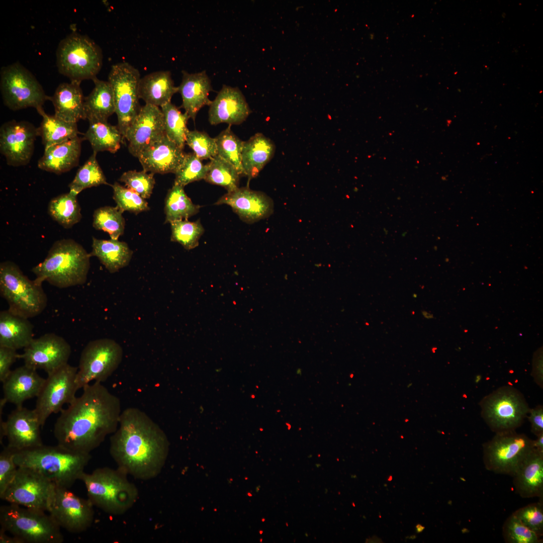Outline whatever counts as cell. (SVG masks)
Masks as SVG:
<instances>
[{
	"label": "cell",
	"mask_w": 543,
	"mask_h": 543,
	"mask_svg": "<svg viewBox=\"0 0 543 543\" xmlns=\"http://www.w3.org/2000/svg\"><path fill=\"white\" fill-rule=\"evenodd\" d=\"M275 150L273 141L262 133H256L244 142L242 165L248 182L258 175L273 157Z\"/></svg>",
	"instance_id": "cell-30"
},
{
	"label": "cell",
	"mask_w": 543,
	"mask_h": 543,
	"mask_svg": "<svg viewBox=\"0 0 543 543\" xmlns=\"http://www.w3.org/2000/svg\"><path fill=\"white\" fill-rule=\"evenodd\" d=\"M80 83L70 81L60 83L52 97H50L54 108V115L68 122L75 123L86 119L84 98Z\"/></svg>",
	"instance_id": "cell-27"
},
{
	"label": "cell",
	"mask_w": 543,
	"mask_h": 543,
	"mask_svg": "<svg viewBox=\"0 0 543 543\" xmlns=\"http://www.w3.org/2000/svg\"><path fill=\"white\" fill-rule=\"evenodd\" d=\"M82 138H75L50 146L38 162L39 168L59 174L67 172L79 162Z\"/></svg>",
	"instance_id": "cell-28"
},
{
	"label": "cell",
	"mask_w": 543,
	"mask_h": 543,
	"mask_svg": "<svg viewBox=\"0 0 543 543\" xmlns=\"http://www.w3.org/2000/svg\"><path fill=\"white\" fill-rule=\"evenodd\" d=\"M89 253L71 239L56 241L44 260L33 267L35 280L46 281L59 288L84 284L89 269Z\"/></svg>",
	"instance_id": "cell-4"
},
{
	"label": "cell",
	"mask_w": 543,
	"mask_h": 543,
	"mask_svg": "<svg viewBox=\"0 0 543 543\" xmlns=\"http://www.w3.org/2000/svg\"><path fill=\"white\" fill-rule=\"evenodd\" d=\"M34 326L28 318L8 310L0 312V346L16 350L25 348L34 338Z\"/></svg>",
	"instance_id": "cell-31"
},
{
	"label": "cell",
	"mask_w": 543,
	"mask_h": 543,
	"mask_svg": "<svg viewBox=\"0 0 543 543\" xmlns=\"http://www.w3.org/2000/svg\"><path fill=\"white\" fill-rule=\"evenodd\" d=\"M416 531L417 533H420L424 530V527L422 526L421 524H417L416 526Z\"/></svg>",
	"instance_id": "cell-57"
},
{
	"label": "cell",
	"mask_w": 543,
	"mask_h": 543,
	"mask_svg": "<svg viewBox=\"0 0 543 543\" xmlns=\"http://www.w3.org/2000/svg\"><path fill=\"white\" fill-rule=\"evenodd\" d=\"M464 332H468V330H467V329H465V330H464Z\"/></svg>",
	"instance_id": "cell-60"
},
{
	"label": "cell",
	"mask_w": 543,
	"mask_h": 543,
	"mask_svg": "<svg viewBox=\"0 0 543 543\" xmlns=\"http://www.w3.org/2000/svg\"><path fill=\"white\" fill-rule=\"evenodd\" d=\"M502 534L508 543H540L542 536L526 526L512 513L505 521Z\"/></svg>",
	"instance_id": "cell-45"
},
{
	"label": "cell",
	"mask_w": 543,
	"mask_h": 543,
	"mask_svg": "<svg viewBox=\"0 0 543 543\" xmlns=\"http://www.w3.org/2000/svg\"><path fill=\"white\" fill-rule=\"evenodd\" d=\"M184 188L173 184L168 191L165 199V223L188 220L199 212L201 206L192 202Z\"/></svg>",
	"instance_id": "cell-37"
},
{
	"label": "cell",
	"mask_w": 543,
	"mask_h": 543,
	"mask_svg": "<svg viewBox=\"0 0 543 543\" xmlns=\"http://www.w3.org/2000/svg\"><path fill=\"white\" fill-rule=\"evenodd\" d=\"M56 64L59 72L70 81L93 80L102 66V51L87 36L73 32L60 42Z\"/></svg>",
	"instance_id": "cell-8"
},
{
	"label": "cell",
	"mask_w": 543,
	"mask_h": 543,
	"mask_svg": "<svg viewBox=\"0 0 543 543\" xmlns=\"http://www.w3.org/2000/svg\"><path fill=\"white\" fill-rule=\"evenodd\" d=\"M225 204L243 222L252 224L269 217L274 211L273 200L265 193L252 190L247 186L227 192L215 203Z\"/></svg>",
	"instance_id": "cell-21"
},
{
	"label": "cell",
	"mask_w": 543,
	"mask_h": 543,
	"mask_svg": "<svg viewBox=\"0 0 543 543\" xmlns=\"http://www.w3.org/2000/svg\"><path fill=\"white\" fill-rule=\"evenodd\" d=\"M96 155L97 153L93 152L77 170L74 178L69 185L70 192L77 195L84 189L101 185H109L96 159Z\"/></svg>",
	"instance_id": "cell-40"
},
{
	"label": "cell",
	"mask_w": 543,
	"mask_h": 543,
	"mask_svg": "<svg viewBox=\"0 0 543 543\" xmlns=\"http://www.w3.org/2000/svg\"><path fill=\"white\" fill-rule=\"evenodd\" d=\"M481 414L495 433L515 430L527 417L530 408L524 395L511 386L499 387L480 401Z\"/></svg>",
	"instance_id": "cell-9"
},
{
	"label": "cell",
	"mask_w": 543,
	"mask_h": 543,
	"mask_svg": "<svg viewBox=\"0 0 543 543\" xmlns=\"http://www.w3.org/2000/svg\"><path fill=\"white\" fill-rule=\"evenodd\" d=\"M54 426L57 444L70 450L90 454L117 429L122 412L120 399L101 383L84 387Z\"/></svg>",
	"instance_id": "cell-1"
},
{
	"label": "cell",
	"mask_w": 543,
	"mask_h": 543,
	"mask_svg": "<svg viewBox=\"0 0 543 543\" xmlns=\"http://www.w3.org/2000/svg\"><path fill=\"white\" fill-rule=\"evenodd\" d=\"M531 375L538 386L543 387L542 350L538 349L533 355Z\"/></svg>",
	"instance_id": "cell-53"
},
{
	"label": "cell",
	"mask_w": 543,
	"mask_h": 543,
	"mask_svg": "<svg viewBox=\"0 0 543 543\" xmlns=\"http://www.w3.org/2000/svg\"><path fill=\"white\" fill-rule=\"evenodd\" d=\"M182 74V80L178 86L183 101L182 107L194 121L200 109L211 103L208 97L213 90L211 80L204 70L195 73L183 70Z\"/></svg>",
	"instance_id": "cell-26"
},
{
	"label": "cell",
	"mask_w": 543,
	"mask_h": 543,
	"mask_svg": "<svg viewBox=\"0 0 543 543\" xmlns=\"http://www.w3.org/2000/svg\"><path fill=\"white\" fill-rule=\"evenodd\" d=\"M170 224L171 241L179 243L188 250L198 246L199 239L205 231L200 220L195 222L188 220H177Z\"/></svg>",
	"instance_id": "cell-43"
},
{
	"label": "cell",
	"mask_w": 543,
	"mask_h": 543,
	"mask_svg": "<svg viewBox=\"0 0 543 543\" xmlns=\"http://www.w3.org/2000/svg\"><path fill=\"white\" fill-rule=\"evenodd\" d=\"M16 449L7 445L0 454V498L14 480L18 467L14 461Z\"/></svg>",
	"instance_id": "cell-50"
},
{
	"label": "cell",
	"mask_w": 543,
	"mask_h": 543,
	"mask_svg": "<svg viewBox=\"0 0 543 543\" xmlns=\"http://www.w3.org/2000/svg\"><path fill=\"white\" fill-rule=\"evenodd\" d=\"M56 486L38 472L18 467L1 499L9 503L48 511Z\"/></svg>",
	"instance_id": "cell-15"
},
{
	"label": "cell",
	"mask_w": 543,
	"mask_h": 543,
	"mask_svg": "<svg viewBox=\"0 0 543 543\" xmlns=\"http://www.w3.org/2000/svg\"><path fill=\"white\" fill-rule=\"evenodd\" d=\"M41 427L34 409L17 407L6 421H1V442L6 436L8 445L17 450L41 445Z\"/></svg>",
	"instance_id": "cell-19"
},
{
	"label": "cell",
	"mask_w": 543,
	"mask_h": 543,
	"mask_svg": "<svg viewBox=\"0 0 543 543\" xmlns=\"http://www.w3.org/2000/svg\"><path fill=\"white\" fill-rule=\"evenodd\" d=\"M165 134L161 108L145 104L127 132L125 139L129 142V151L138 158L145 148Z\"/></svg>",
	"instance_id": "cell-20"
},
{
	"label": "cell",
	"mask_w": 543,
	"mask_h": 543,
	"mask_svg": "<svg viewBox=\"0 0 543 543\" xmlns=\"http://www.w3.org/2000/svg\"><path fill=\"white\" fill-rule=\"evenodd\" d=\"M77 370V367L67 364L48 375L34 409L42 427L50 415L61 412L65 404L76 398Z\"/></svg>",
	"instance_id": "cell-14"
},
{
	"label": "cell",
	"mask_w": 543,
	"mask_h": 543,
	"mask_svg": "<svg viewBox=\"0 0 543 543\" xmlns=\"http://www.w3.org/2000/svg\"><path fill=\"white\" fill-rule=\"evenodd\" d=\"M481 380V375H477L475 377V382L476 383H478Z\"/></svg>",
	"instance_id": "cell-58"
},
{
	"label": "cell",
	"mask_w": 543,
	"mask_h": 543,
	"mask_svg": "<svg viewBox=\"0 0 543 543\" xmlns=\"http://www.w3.org/2000/svg\"><path fill=\"white\" fill-rule=\"evenodd\" d=\"M528 419L531 424V430L536 436L543 433V407L538 405L530 409Z\"/></svg>",
	"instance_id": "cell-52"
},
{
	"label": "cell",
	"mask_w": 543,
	"mask_h": 543,
	"mask_svg": "<svg viewBox=\"0 0 543 543\" xmlns=\"http://www.w3.org/2000/svg\"><path fill=\"white\" fill-rule=\"evenodd\" d=\"M169 445L164 431L145 412L129 407L122 411L118 428L110 437V453L118 469L147 481L161 473Z\"/></svg>",
	"instance_id": "cell-2"
},
{
	"label": "cell",
	"mask_w": 543,
	"mask_h": 543,
	"mask_svg": "<svg viewBox=\"0 0 543 543\" xmlns=\"http://www.w3.org/2000/svg\"><path fill=\"white\" fill-rule=\"evenodd\" d=\"M77 196L69 192L53 198L48 206L51 217L65 229H69L81 219V209Z\"/></svg>",
	"instance_id": "cell-36"
},
{
	"label": "cell",
	"mask_w": 543,
	"mask_h": 543,
	"mask_svg": "<svg viewBox=\"0 0 543 543\" xmlns=\"http://www.w3.org/2000/svg\"><path fill=\"white\" fill-rule=\"evenodd\" d=\"M83 139L89 142L93 152L97 153L105 151L114 153L124 141L118 126L112 125L107 121L98 120L89 121V127Z\"/></svg>",
	"instance_id": "cell-34"
},
{
	"label": "cell",
	"mask_w": 543,
	"mask_h": 543,
	"mask_svg": "<svg viewBox=\"0 0 543 543\" xmlns=\"http://www.w3.org/2000/svg\"><path fill=\"white\" fill-rule=\"evenodd\" d=\"M122 213L117 207L98 208L94 213L93 226L97 230L108 233L111 239H118L125 229V221Z\"/></svg>",
	"instance_id": "cell-42"
},
{
	"label": "cell",
	"mask_w": 543,
	"mask_h": 543,
	"mask_svg": "<svg viewBox=\"0 0 543 543\" xmlns=\"http://www.w3.org/2000/svg\"><path fill=\"white\" fill-rule=\"evenodd\" d=\"M128 475L118 468H99L90 474L84 472L80 477L86 489L88 499L94 506L114 515L129 510L139 498L136 486L128 479Z\"/></svg>",
	"instance_id": "cell-5"
},
{
	"label": "cell",
	"mask_w": 543,
	"mask_h": 543,
	"mask_svg": "<svg viewBox=\"0 0 543 543\" xmlns=\"http://www.w3.org/2000/svg\"><path fill=\"white\" fill-rule=\"evenodd\" d=\"M45 511L9 503L0 507V524L24 543H62L61 527Z\"/></svg>",
	"instance_id": "cell-7"
},
{
	"label": "cell",
	"mask_w": 543,
	"mask_h": 543,
	"mask_svg": "<svg viewBox=\"0 0 543 543\" xmlns=\"http://www.w3.org/2000/svg\"><path fill=\"white\" fill-rule=\"evenodd\" d=\"M132 251L128 244L118 239H98L93 237L90 256H96L110 273H115L127 266Z\"/></svg>",
	"instance_id": "cell-32"
},
{
	"label": "cell",
	"mask_w": 543,
	"mask_h": 543,
	"mask_svg": "<svg viewBox=\"0 0 543 543\" xmlns=\"http://www.w3.org/2000/svg\"><path fill=\"white\" fill-rule=\"evenodd\" d=\"M513 478L515 490L524 498H543V451L534 448L518 467Z\"/></svg>",
	"instance_id": "cell-25"
},
{
	"label": "cell",
	"mask_w": 543,
	"mask_h": 543,
	"mask_svg": "<svg viewBox=\"0 0 543 543\" xmlns=\"http://www.w3.org/2000/svg\"><path fill=\"white\" fill-rule=\"evenodd\" d=\"M36 110L42 117L40 126L38 128L45 149L78 136L76 123L66 122L54 115H48L42 107Z\"/></svg>",
	"instance_id": "cell-35"
},
{
	"label": "cell",
	"mask_w": 543,
	"mask_h": 543,
	"mask_svg": "<svg viewBox=\"0 0 543 543\" xmlns=\"http://www.w3.org/2000/svg\"><path fill=\"white\" fill-rule=\"evenodd\" d=\"M140 78L139 70L127 62L113 65L108 75V81L114 93L117 126L124 139L141 108L138 96Z\"/></svg>",
	"instance_id": "cell-13"
},
{
	"label": "cell",
	"mask_w": 543,
	"mask_h": 543,
	"mask_svg": "<svg viewBox=\"0 0 543 543\" xmlns=\"http://www.w3.org/2000/svg\"><path fill=\"white\" fill-rule=\"evenodd\" d=\"M218 155L233 165L240 176H245L242 165V151L244 141L231 130V125L215 138Z\"/></svg>",
	"instance_id": "cell-41"
},
{
	"label": "cell",
	"mask_w": 543,
	"mask_h": 543,
	"mask_svg": "<svg viewBox=\"0 0 543 543\" xmlns=\"http://www.w3.org/2000/svg\"><path fill=\"white\" fill-rule=\"evenodd\" d=\"M46 379L41 377L37 370L26 365L11 371L2 382L4 399L16 407L39 395Z\"/></svg>",
	"instance_id": "cell-24"
},
{
	"label": "cell",
	"mask_w": 543,
	"mask_h": 543,
	"mask_svg": "<svg viewBox=\"0 0 543 543\" xmlns=\"http://www.w3.org/2000/svg\"><path fill=\"white\" fill-rule=\"evenodd\" d=\"M90 454L70 450L58 444L41 445L16 450L14 461L18 467L31 469L56 486L70 488L84 472Z\"/></svg>",
	"instance_id": "cell-3"
},
{
	"label": "cell",
	"mask_w": 543,
	"mask_h": 543,
	"mask_svg": "<svg viewBox=\"0 0 543 543\" xmlns=\"http://www.w3.org/2000/svg\"><path fill=\"white\" fill-rule=\"evenodd\" d=\"M153 175L154 173H147L143 170H129L122 174L119 180L146 199L151 196L155 184Z\"/></svg>",
	"instance_id": "cell-48"
},
{
	"label": "cell",
	"mask_w": 543,
	"mask_h": 543,
	"mask_svg": "<svg viewBox=\"0 0 543 543\" xmlns=\"http://www.w3.org/2000/svg\"><path fill=\"white\" fill-rule=\"evenodd\" d=\"M38 128L26 121L12 120L0 129V151L9 165L27 164L32 156Z\"/></svg>",
	"instance_id": "cell-18"
},
{
	"label": "cell",
	"mask_w": 543,
	"mask_h": 543,
	"mask_svg": "<svg viewBox=\"0 0 543 543\" xmlns=\"http://www.w3.org/2000/svg\"><path fill=\"white\" fill-rule=\"evenodd\" d=\"M421 313L423 317L426 319H430L434 318V316L432 314L427 312L425 310H422Z\"/></svg>",
	"instance_id": "cell-56"
},
{
	"label": "cell",
	"mask_w": 543,
	"mask_h": 543,
	"mask_svg": "<svg viewBox=\"0 0 543 543\" xmlns=\"http://www.w3.org/2000/svg\"><path fill=\"white\" fill-rule=\"evenodd\" d=\"M95 86L92 92L84 98V109L86 119L89 121H107L115 113V105L112 87L108 81L93 80Z\"/></svg>",
	"instance_id": "cell-33"
},
{
	"label": "cell",
	"mask_w": 543,
	"mask_h": 543,
	"mask_svg": "<svg viewBox=\"0 0 543 543\" xmlns=\"http://www.w3.org/2000/svg\"><path fill=\"white\" fill-rule=\"evenodd\" d=\"M534 448L533 440L524 434L515 430L496 433L483 444L485 467L494 473L512 477Z\"/></svg>",
	"instance_id": "cell-10"
},
{
	"label": "cell",
	"mask_w": 543,
	"mask_h": 543,
	"mask_svg": "<svg viewBox=\"0 0 543 543\" xmlns=\"http://www.w3.org/2000/svg\"><path fill=\"white\" fill-rule=\"evenodd\" d=\"M17 350L0 346V381L3 382L11 372V367L19 358Z\"/></svg>",
	"instance_id": "cell-51"
},
{
	"label": "cell",
	"mask_w": 543,
	"mask_h": 543,
	"mask_svg": "<svg viewBox=\"0 0 543 543\" xmlns=\"http://www.w3.org/2000/svg\"><path fill=\"white\" fill-rule=\"evenodd\" d=\"M110 186L113 189V199L116 207L122 212L127 211L137 214L149 210L145 199L133 190L117 182Z\"/></svg>",
	"instance_id": "cell-46"
},
{
	"label": "cell",
	"mask_w": 543,
	"mask_h": 543,
	"mask_svg": "<svg viewBox=\"0 0 543 543\" xmlns=\"http://www.w3.org/2000/svg\"><path fill=\"white\" fill-rule=\"evenodd\" d=\"M0 87L4 104L13 111L37 109L50 100L36 77L18 62L2 68Z\"/></svg>",
	"instance_id": "cell-12"
},
{
	"label": "cell",
	"mask_w": 543,
	"mask_h": 543,
	"mask_svg": "<svg viewBox=\"0 0 543 543\" xmlns=\"http://www.w3.org/2000/svg\"><path fill=\"white\" fill-rule=\"evenodd\" d=\"M164 124L165 133L167 137L178 147L184 149L186 137L189 130L187 123L190 118L188 114L181 111L174 105L169 102L161 107Z\"/></svg>",
	"instance_id": "cell-38"
},
{
	"label": "cell",
	"mask_w": 543,
	"mask_h": 543,
	"mask_svg": "<svg viewBox=\"0 0 543 543\" xmlns=\"http://www.w3.org/2000/svg\"><path fill=\"white\" fill-rule=\"evenodd\" d=\"M542 501L529 504L512 513L526 526L538 535H543Z\"/></svg>",
	"instance_id": "cell-49"
},
{
	"label": "cell",
	"mask_w": 543,
	"mask_h": 543,
	"mask_svg": "<svg viewBox=\"0 0 543 543\" xmlns=\"http://www.w3.org/2000/svg\"><path fill=\"white\" fill-rule=\"evenodd\" d=\"M209 170L204 180L224 188L227 192L238 189L241 176L236 168L218 155L208 163Z\"/></svg>",
	"instance_id": "cell-39"
},
{
	"label": "cell",
	"mask_w": 543,
	"mask_h": 543,
	"mask_svg": "<svg viewBox=\"0 0 543 543\" xmlns=\"http://www.w3.org/2000/svg\"><path fill=\"white\" fill-rule=\"evenodd\" d=\"M169 71H157L140 78L138 96L146 104L161 107L171 102L173 95L178 92Z\"/></svg>",
	"instance_id": "cell-29"
},
{
	"label": "cell",
	"mask_w": 543,
	"mask_h": 543,
	"mask_svg": "<svg viewBox=\"0 0 543 543\" xmlns=\"http://www.w3.org/2000/svg\"><path fill=\"white\" fill-rule=\"evenodd\" d=\"M71 352V346L63 337L49 333L34 338L19 358L25 365L43 370L49 375L68 364Z\"/></svg>",
	"instance_id": "cell-17"
},
{
	"label": "cell",
	"mask_w": 543,
	"mask_h": 543,
	"mask_svg": "<svg viewBox=\"0 0 543 543\" xmlns=\"http://www.w3.org/2000/svg\"><path fill=\"white\" fill-rule=\"evenodd\" d=\"M533 445L536 449L543 451V433L537 435V438L533 440Z\"/></svg>",
	"instance_id": "cell-55"
},
{
	"label": "cell",
	"mask_w": 543,
	"mask_h": 543,
	"mask_svg": "<svg viewBox=\"0 0 543 543\" xmlns=\"http://www.w3.org/2000/svg\"><path fill=\"white\" fill-rule=\"evenodd\" d=\"M186 144L201 160L211 159L218 155L215 138L211 137L205 132L189 130L187 135Z\"/></svg>",
	"instance_id": "cell-47"
},
{
	"label": "cell",
	"mask_w": 543,
	"mask_h": 543,
	"mask_svg": "<svg viewBox=\"0 0 543 543\" xmlns=\"http://www.w3.org/2000/svg\"><path fill=\"white\" fill-rule=\"evenodd\" d=\"M209 170L194 153H186L184 160L174 173V184L184 187L191 183L204 179Z\"/></svg>",
	"instance_id": "cell-44"
},
{
	"label": "cell",
	"mask_w": 543,
	"mask_h": 543,
	"mask_svg": "<svg viewBox=\"0 0 543 543\" xmlns=\"http://www.w3.org/2000/svg\"><path fill=\"white\" fill-rule=\"evenodd\" d=\"M123 356L121 346L110 338L89 341L81 351L76 383L78 389L92 382L106 381L117 369Z\"/></svg>",
	"instance_id": "cell-11"
},
{
	"label": "cell",
	"mask_w": 543,
	"mask_h": 543,
	"mask_svg": "<svg viewBox=\"0 0 543 543\" xmlns=\"http://www.w3.org/2000/svg\"><path fill=\"white\" fill-rule=\"evenodd\" d=\"M185 153L165 134L145 148L138 158L143 170L153 173H174L182 163Z\"/></svg>",
	"instance_id": "cell-23"
},
{
	"label": "cell",
	"mask_w": 543,
	"mask_h": 543,
	"mask_svg": "<svg viewBox=\"0 0 543 543\" xmlns=\"http://www.w3.org/2000/svg\"><path fill=\"white\" fill-rule=\"evenodd\" d=\"M0 294L10 312L28 319L41 314L47 305L42 284L30 280L11 261L0 264Z\"/></svg>",
	"instance_id": "cell-6"
},
{
	"label": "cell",
	"mask_w": 543,
	"mask_h": 543,
	"mask_svg": "<svg viewBox=\"0 0 543 543\" xmlns=\"http://www.w3.org/2000/svg\"><path fill=\"white\" fill-rule=\"evenodd\" d=\"M209 106L208 120L213 125L223 123L239 125L251 113L240 90L226 85H223Z\"/></svg>",
	"instance_id": "cell-22"
},
{
	"label": "cell",
	"mask_w": 543,
	"mask_h": 543,
	"mask_svg": "<svg viewBox=\"0 0 543 543\" xmlns=\"http://www.w3.org/2000/svg\"><path fill=\"white\" fill-rule=\"evenodd\" d=\"M412 296H413V298H417V294L414 293V294H413L412 295Z\"/></svg>",
	"instance_id": "cell-59"
},
{
	"label": "cell",
	"mask_w": 543,
	"mask_h": 543,
	"mask_svg": "<svg viewBox=\"0 0 543 543\" xmlns=\"http://www.w3.org/2000/svg\"><path fill=\"white\" fill-rule=\"evenodd\" d=\"M412 314H413V315H414V312H412Z\"/></svg>",
	"instance_id": "cell-61"
},
{
	"label": "cell",
	"mask_w": 543,
	"mask_h": 543,
	"mask_svg": "<svg viewBox=\"0 0 543 543\" xmlns=\"http://www.w3.org/2000/svg\"><path fill=\"white\" fill-rule=\"evenodd\" d=\"M7 531L1 527L0 529V543H24L21 538L13 535H9Z\"/></svg>",
	"instance_id": "cell-54"
},
{
	"label": "cell",
	"mask_w": 543,
	"mask_h": 543,
	"mask_svg": "<svg viewBox=\"0 0 543 543\" xmlns=\"http://www.w3.org/2000/svg\"><path fill=\"white\" fill-rule=\"evenodd\" d=\"M94 505L68 488L56 486L48 512L60 527L72 533L86 531L94 519Z\"/></svg>",
	"instance_id": "cell-16"
}]
</instances>
